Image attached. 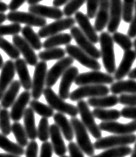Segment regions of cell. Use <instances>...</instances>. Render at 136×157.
Returning <instances> with one entry per match:
<instances>
[{
  "label": "cell",
  "instance_id": "cell-1",
  "mask_svg": "<svg viewBox=\"0 0 136 157\" xmlns=\"http://www.w3.org/2000/svg\"><path fill=\"white\" fill-rule=\"evenodd\" d=\"M99 42L101 45V57L102 59L104 68L108 74H114L116 70V64L112 36L108 32H102L99 36Z\"/></svg>",
  "mask_w": 136,
  "mask_h": 157
},
{
  "label": "cell",
  "instance_id": "cell-2",
  "mask_svg": "<svg viewBox=\"0 0 136 157\" xmlns=\"http://www.w3.org/2000/svg\"><path fill=\"white\" fill-rule=\"evenodd\" d=\"M70 123L73 127L74 135L76 138L77 146L85 155H89V157L94 155L95 149L94 148V144L89 138L88 130L82 123V121L79 120L77 117H71Z\"/></svg>",
  "mask_w": 136,
  "mask_h": 157
},
{
  "label": "cell",
  "instance_id": "cell-3",
  "mask_svg": "<svg viewBox=\"0 0 136 157\" xmlns=\"http://www.w3.org/2000/svg\"><path fill=\"white\" fill-rule=\"evenodd\" d=\"M42 94L49 106L51 107L53 110H56L62 114L70 116L71 117H75L79 113L77 107L64 101V99L60 98V96L57 95L50 87L44 88Z\"/></svg>",
  "mask_w": 136,
  "mask_h": 157
},
{
  "label": "cell",
  "instance_id": "cell-4",
  "mask_svg": "<svg viewBox=\"0 0 136 157\" xmlns=\"http://www.w3.org/2000/svg\"><path fill=\"white\" fill-rule=\"evenodd\" d=\"M136 143V135H114L96 140L94 143V149H108L111 148L128 146Z\"/></svg>",
  "mask_w": 136,
  "mask_h": 157
},
{
  "label": "cell",
  "instance_id": "cell-5",
  "mask_svg": "<svg viewBox=\"0 0 136 157\" xmlns=\"http://www.w3.org/2000/svg\"><path fill=\"white\" fill-rule=\"evenodd\" d=\"M109 87L106 85H85L74 90L70 95L71 101H80L84 98H94L107 96Z\"/></svg>",
  "mask_w": 136,
  "mask_h": 157
},
{
  "label": "cell",
  "instance_id": "cell-6",
  "mask_svg": "<svg viewBox=\"0 0 136 157\" xmlns=\"http://www.w3.org/2000/svg\"><path fill=\"white\" fill-rule=\"evenodd\" d=\"M77 109L79 111L82 123L83 124L87 130L90 132L92 136L96 140L102 138V130L99 128V125L94 121V117L92 111L89 110V105L84 100H80L77 102Z\"/></svg>",
  "mask_w": 136,
  "mask_h": 157
},
{
  "label": "cell",
  "instance_id": "cell-7",
  "mask_svg": "<svg viewBox=\"0 0 136 157\" xmlns=\"http://www.w3.org/2000/svg\"><path fill=\"white\" fill-rule=\"evenodd\" d=\"M114 82V76L100 71H91L88 73L79 74L75 80L76 86L85 85H108Z\"/></svg>",
  "mask_w": 136,
  "mask_h": 157
},
{
  "label": "cell",
  "instance_id": "cell-8",
  "mask_svg": "<svg viewBox=\"0 0 136 157\" xmlns=\"http://www.w3.org/2000/svg\"><path fill=\"white\" fill-rule=\"evenodd\" d=\"M65 51L66 54H68L73 60H77L80 64L87 68H89L92 71H100L102 68V65L99 63L98 60H95L89 56L84 51L82 50L79 47L68 44L66 45Z\"/></svg>",
  "mask_w": 136,
  "mask_h": 157
},
{
  "label": "cell",
  "instance_id": "cell-9",
  "mask_svg": "<svg viewBox=\"0 0 136 157\" xmlns=\"http://www.w3.org/2000/svg\"><path fill=\"white\" fill-rule=\"evenodd\" d=\"M7 20L13 23H24L30 27H43L47 24L46 19L38 17L30 12L24 11H10L6 15Z\"/></svg>",
  "mask_w": 136,
  "mask_h": 157
},
{
  "label": "cell",
  "instance_id": "cell-10",
  "mask_svg": "<svg viewBox=\"0 0 136 157\" xmlns=\"http://www.w3.org/2000/svg\"><path fill=\"white\" fill-rule=\"evenodd\" d=\"M48 66L45 61H39L35 66L31 87V97L34 98V99L38 100L42 96L44 90Z\"/></svg>",
  "mask_w": 136,
  "mask_h": 157
},
{
  "label": "cell",
  "instance_id": "cell-11",
  "mask_svg": "<svg viewBox=\"0 0 136 157\" xmlns=\"http://www.w3.org/2000/svg\"><path fill=\"white\" fill-rule=\"evenodd\" d=\"M70 35L73 39H75L76 44L82 51H84L86 54L89 56L94 58L95 60H98L101 58V51L95 48L94 44L89 41L88 37L85 36L79 27L73 26L70 29Z\"/></svg>",
  "mask_w": 136,
  "mask_h": 157
},
{
  "label": "cell",
  "instance_id": "cell-12",
  "mask_svg": "<svg viewBox=\"0 0 136 157\" xmlns=\"http://www.w3.org/2000/svg\"><path fill=\"white\" fill-rule=\"evenodd\" d=\"M75 20L73 17H66L59 20H56L55 22L46 24L38 30V36L40 38H48V37L59 34L63 30L71 29L75 26Z\"/></svg>",
  "mask_w": 136,
  "mask_h": 157
},
{
  "label": "cell",
  "instance_id": "cell-13",
  "mask_svg": "<svg viewBox=\"0 0 136 157\" xmlns=\"http://www.w3.org/2000/svg\"><path fill=\"white\" fill-rule=\"evenodd\" d=\"M73 62H74V60L71 57L68 56V57H64L61 60H59L56 64L53 65L51 68L47 72L46 81H45L46 86L51 88L53 86H55L57 80L64 74L66 70L72 66Z\"/></svg>",
  "mask_w": 136,
  "mask_h": 157
},
{
  "label": "cell",
  "instance_id": "cell-14",
  "mask_svg": "<svg viewBox=\"0 0 136 157\" xmlns=\"http://www.w3.org/2000/svg\"><path fill=\"white\" fill-rule=\"evenodd\" d=\"M101 130L110 132L114 135H129L134 134L136 131V120H133L127 124H122L115 121L102 122L99 124Z\"/></svg>",
  "mask_w": 136,
  "mask_h": 157
},
{
  "label": "cell",
  "instance_id": "cell-15",
  "mask_svg": "<svg viewBox=\"0 0 136 157\" xmlns=\"http://www.w3.org/2000/svg\"><path fill=\"white\" fill-rule=\"evenodd\" d=\"M12 42L20 54H22L24 56V60L26 61V63L30 66L35 67L38 62V56L35 53V51L28 44V42L24 40L22 36L19 35H16L12 37Z\"/></svg>",
  "mask_w": 136,
  "mask_h": 157
},
{
  "label": "cell",
  "instance_id": "cell-16",
  "mask_svg": "<svg viewBox=\"0 0 136 157\" xmlns=\"http://www.w3.org/2000/svg\"><path fill=\"white\" fill-rule=\"evenodd\" d=\"M122 0H109V21L107 25L108 33L114 34L117 31L122 21Z\"/></svg>",
  "mask_w": 136,
  "mask_h": 157
},
{
  "label": "cell",
  "instance_id": "cell-17",
  "mask_svg": "<svg viewBox=\"0 0 136 157\" xmlns=\"http://www.w3.org/2000/svg\"><path fill=\"white\" fill-rule=\"evenodd\" d=\"M79 74V70L76 67L71 66L62 74L60 86H59V96L62 99L70 98V88L71 87L72 84L75 83L76 77Z\"/></svg>",
  "mask_w": 136,
  "mask_h": 157
},
{
  "label": "cell",
  "instance_id": "cell-18",
  "mask_svg": "<svg viewBox=\"0 0 136 157\" xmlns=\"http://www.w3.org/2000/svg\"><path fill=\"white\" fill-rule=\"evenodd\" d=\"M31 93L29 91H24L17 98L14 104L11 106V111L10 112V119L14 122H18L24 117V113L27 105L30 102Z\"/></svg>",
  "mask_w": 136,
  "mask_h": 157
},
{
  "label": "cell",
  "instance_id": "cell-19",
  "mask_svg": "<svg viewBox=\"0 0 136 157\" xmlns=\"http://www.w3.org/2000/svg\"><path fill=\"white\" fill-rule=\"evenodd\" d=\"M16 69L13 60H8L4 63L0 74V100L2 99L3 95L7 90V88L9 87L10 85L13 81Z\"/></svg>",
  "mask_w": 136,
  "mask_h": 157
},
{
  "label": "cell",
  "instance_id": "cell-20",
  "mask_svg": "<svg viewBox=\"0 0 136 157\" xmlns=\"http://www.w3.org/2000/svg\"><path fill=\"white\" fill-rule=\"evenodd\" d=\"M75 15V22L78 23L80 29L88 37L89 41L93 44L99 42V36H97V33L92 26V24L90 23L89 18L87 17V15L83 14L80 11H77Z\"/></svg>",
  "mask_w": 136,
  "mask_h": 157
},
{
  "label": "cell",
  "instance_id": "cell-21",
  "mask_svg": "<svg viewBox=\"0 0 136 157\" xmlns=\"http://www.w3.org/2000/svg\"><path fill=\"white\" fill-rule=\"evenodd\" d=\"M29 12L41 17L43 18H50L59 20L62 18V10L54 6H46L42 5H33L29 6Z\"/></svg>",
  "mask_w": 136,
  "mask_h": 157
},
{
  "label": "cell",
  "instance_id": "cell-22",
  "mask_svg": "<svg viewBox=\"0 0 136 157\" xmlns=\"http://www.w3.org/2000/svg\"><path fill=\"white\" fill-rule=\"evenodd\" d=\"M136 59V55L134 50L124 51V55L122 57V60L119 65L118 68L115 70L114 78L116 80H122V78L127 76L128 73L131 71L132 65L134 64Z\"/></svg>",
  "mask_w": 136,
  "mask_h": 157
},
{
  "label": "cell",
  "instance_id": "cell-23",
  "mask_svg": "<svg viewBox=\"0 0 136 157\" xmlns=\"http://www.w3.org/2000/svg\"><path fill=\"white\" fill-rule=\"evenodd\" d=\"M50 138L51 139L53 151L56 155L59 157L65 155L68 148L66 147L65 143L62 139L61 130L59 129L56 124L50 125Z\"/></svg>",
  "mask_w": 136,
  "mask_h": 157
},
{
  "label": "cell",
  "instance_id": "cell-24",
  "mask_svg": "<svg viewBox=\"0 0 136 157\" xmlns=\"http://www.w3.org/2000/svg\"><path fill=\"white\" fill-rule=\"evenodd\" d=\"M94 28L96 32H102L109 21V0H99Z\"/></svg>",
  "mask_w": 136,
  "mask_h": 157
},
{
  "label": "cell",
  "instance_id": "cell-25",
  "mask_svg": "<svg viewBox=\"0 0 136 157\" xmlns=\"http://www.w3.org/2000/svg\"><path fill=\"white\" fill-rule=\"evenodd\" d=\"M16 73L19 77V81L21 86L24 87L25 91H30L32 87V79L30 78V72L28 70L27 63L24 59L18 58L14 62Z\"/></svg>",
  "mask_w": 136,
  "mask_h": 157
},
{
  "label": "cell",
  "instance_id": "cell-26",
  "mask_svg": "<svg viewBox=\"0 0 136 157\" xmlns=\"http://www.w3.org/2000/svg\"><path fill=\"white\" fill-rule=\"evenodd\" d=\"M53 119L56 123V124L57 125V127L61 130L62 134L64 136V138L69 142H72L75 135H74V130H73L70 121H69L64 114L60 113V112L54 114Z\"/></svg>",
  "mask_w": 136,
  "mask_h": 157
},
{
  "label": "cell",
  "instance_id": "cell-27",
  "mask_svg": "<svg viewBox=\"0 0 136 157\" xmlns=\"http://www.w3.org/2000/svg\"><path fill=\"white\" fill-rule=\"evenodd\" d=\"M20 88H21V83L19 80H14L11 82L9 87L7 88V90L4 93L2 99L0 100V105L2 108L8 109L12 106L15 100L17 99V96L18 94Z\"/></svg>",
  "mask_w": 136,
  "mask_h": 157
},
{
  "label": "cell",
  "instance_id": "cell-28",
  "mask_svg": "<svg viewBox=\"0 0 136 157\" xmlns=\"http://www.w3.org/2000/svg\"><path fill=\"white\" fill-rule=\"evenodd\" d=\"M109 91L114 95L118 94H136V81L134 79L117 80L111 84Z\"/></svg>",
  "mask_w": 136,
  "mask_h": 157
},
{
  "label": "cell",
  "instance_id": "cell-29",
  "mask_svg": "<svg viewBox=\"0 0 136 157\" xmlns=\"http://www.w3.org/2000/svg\"><path fill=\"white\" fill-rule=\"evenodd\" d=\"M24 127L28 138L30 141H34L38 138V129L36 127V120H35V114L31 108L29 107L25 109L24 113Z\"/></svg>",
  "mask_w": 136,
  "mask_h": 157
},
{
  "label": "cell",
  "instance_id": "cell-30",
  "mask_svg": "<svg viewBox=\"0 0 136 157\" xmlns=\"http://www.w3.org/2000/svg\"><path fill=\"white\" fill-rule=\"evenodd\" d=\"M88 105L94 108H101L105 109L108 107H112L116 105L119 103V98L116 95H110V96H103V97H94L89 98L88 101Z\"/></svg>",
  "mask_w": 136,
  "mask_h": 157
},
{
  "label": "cell",
  "instance_id": "cell-31",
  "mask_svg": "<svg viewBox=\"0 0 136 157\" xmlns=\"http://www.w3.org/2000/svg\"><path fill=\"white\" fill-rule=\"evenodd\" d=\"M72 39L73 38L70 34H67V33L56 34V35L48 37L42 43V48H44L45 49H49L52 48H57L58 46H62V45H68V44H70Z\"/></svg>",
  "mask_w": 136,
  "mask_h": 157
},
{
  "label": "cell",
  "instance_id": "cell-32",
  "mask_svg": "<svg viewBox=\"0 0 136 157\" xmlns=\"http://www.w3.org/2000/svg\"><path fill=\"white\" fill-rule=\"evenodd\" d=\"M22 35L23 38L26 42H28V44L34 50H40L42 48V43L41 42V39L38 36V33L34 31L30 26H24V28H22Z\"/></svg>",
  "mask_w": 136,
  "mask_h": 157
},
{
  "label": "cell",
  "instance_id": "cell-33",
  "mask_svg": "<svg viewBox=\"0 0 136 157\" xmlns=\"http://www.w3.org/2000/svg\"><path fill=\"white\" fill-rule=\"evenodd\" d=\"M0 148L6 151V153L16 155L18 156H22L25 152L23 147L19 146L18 143L11 142L7 136L3 134H0Z\"/></svg>",
  "mask_w": 136,
  "mask_h": 157
},
{
  "label": "cell",
  "instance_id": "cell-34",
  "mask_svg": "<svg viewBox=\"0 0 136 157\" xmlns=\"http://www.w3.org/2000/svg\"><path fill=\"white\" fill-rule=\"evenodd\" d=\"M94 117L100 119L102 122H111V121L118 120L122 116L121 111L115 109L107 110V109H101V108H94L92 111Z\"/></svg>",
  "mask_w": 136,
  "mask_h": 157
},
{
  "label": "cell",
  "instance_id": "cell-35",
  "mask_svg": "<svg viewBox=\"0 0 136 157\" xmlns=\"http://www.w3.org/2000/svg\"><path fill=\"white\" fill-rule=\"evenodd\" d=\"M66 55L65 49L62 48H52L49 49L41 51L38 54V58L42 61H50V60H59L64 58Z\"/></svg>",
  "mask_w": 136,
  "mask_h": 157
},
{
  "label": "cell",
  "instance_id": "cell-36",
  "mask_svg": "<svg viewBox=\"0 0 136 157\" xmlns=\"http://www.w3.org/2000/svg\"><path fill=\"white\" fill-rule=\"evenodd\" d=\"M11 132L14 135L17 143L19 146L24 148L28 145V136L24 127L19 122H14V124H11Z\"/></svg>",
  "mask_w": 136,
  "mask_h": 157
},
{
  "label": "cell",
  "instance_id": "cell-37",
  "mask_svg": "<svg viewBox=\"0 0 136 157\" xmlns=\"http://www.w3.org/2000/svg\"><path fill=\"white\" fill-rule=\"evenodd\" d=\"M132 153V148L129 146H122L116 148L106 149L102 153L91 157H126Z\"/></svg>",
  "mask_w": 136,
  "mask_h": 157
},
{
  "label": "cell",
  "instance_id": "cell-38",
  "mask_svg": "<svg viewBox=\"0 0 136 157\" xmlns=\"http://www.w3.org/2000/svg\"><path fill=\"white\" fill-rule=\"evenodd\" d=\"M30 108L32 109L34 112L41 116L42 117L50 118L54 116V110L49 105H44L42 102H39L37 99H34L30 102Z\"/></svg>",
  "mask_w": 136,
  "mask_h": 157
},
{
  "label": "cell",
  "instance_id": "cell-39",
  "mask_svg": "<svg viewBox=\"0 0 136 157\" xmlns=\"http://www.w3.org/2000/svg\"><path fill=\"white\" fill-rule=\"evenodd\" d=\"M0 130L2 134L9 136L11 132L10 124V115L7 109H0Z\"/></svg>",
  "mask_w": 136,
  "mask_h": 157
},
{
  "label": "cell",
  "instance_id": "cell-40",
  "mask_svg": "<svg viewBox=\"0 0 136 157\" xmlns=\"http://www.w3.org/2000/svg\"><path fill=\"white\" fill-rule=\"evenodd\" d=\"M112 39L114 42L117 43L119 46L122 48L124 51L129 50L132 49L133 47V42H132L131 38L127 36L124 35L121 32H114L113 34Z\"/></svg>",
  "mask_w": 136,
  "mask_h": 157
},
{
  "label": "cell",
  "instance_id": "cell-41",
  "mask_svg": "<svg viewBox=\"0 0 136 157\" xmlns=\"http://www.w3.org/2000/svg\"><path fill=\"white\" fill-rule=\"evenodd\" d=\"M0 49L5 51L10 59L17 60L20 56V52L18 49L12 43L8 42L3 37H0Z\"/></svg>",
  "mask_w": 136,
  "mask_h": 157
},
{
  "label": "cell",
  "instance_id": "cell-42",
  "mask_svg": "<svg viewBox=\"0 0 136 157\" xmlns=\"http://www.w3.org/2000/svg\"><path fill=\"white\" fill-rule=\"evenodd\" d=\"M38 138L42 143L47 142L50 138V124L48 118L42 117L39 121L38 128Z\"/></svg>",
  "mask_w": 136,
  "mask_h": 157
},
{
  "label": "cell",
  "instance_id": "cell-43",
  "mask_svg": "<svg viewBox=\"0 0 136 157\" xmlns=\"http://www.w3.org/2000/svg\"><path fill=\"white\" fill-rule=\"evenodd\" d=\"M86 3V0H70L68 2L63 9V15L67 17H70L72 15L75 14L78 10Z\"/></svg>",
  "mask_w": 136,
  "mask_h": 157
},
{
  "label": "cell",
  "instance_id": "cell-44",
  "mask_svg": "<svg viewBox=\"0 0 136 157\" xmlns=\"http://www.w3.org/2000/svg\"><path fill=\"white\" fill-rule=\"evenodd\" d=\"M134 3L135 0H123L122 2V19L125 23H130L132 21L134 9Z\"/></svg>",
  "mask_w": 136,
  "mask_h": 157
},
{
  "label": "cell",
  "instance_id": "cell-45",
  "mask_svg": "<svg viewBox=\"0 0 136 157\" xmlns=\"http://www.w3.org/2000/svg\"><path fill=\"white\" fill-rule=\"evenodd\" d=\"M22 28L19 23H11L9 25H0V37L4 36H16L21 32Z\"/></svg>",
  "mask_w": 136,
  "mask_h": 157
},
{
  "label": "cell",
  "instance_id": "cell-46",
  "mask_svg": "<svg viewBox=\"0 0 136 157\" xmlns=\"http://www.w3.org/2000/svg\"><path fill=\"white\" fill-rule=\"evenodd\" d=\"M87 4V17L89 19L95 17L99 8V0H86Z\"/></svg>",
  "mask_w": 136,
  "mask_h": 157
},
{
  "label": "cell",
  "instance_id": "cell-47",
  "mask_svg": "<svg viewBox=\"0 0 136 157\" xmlns=\"http://www.w3.org/2000/svg\"><path fill=\"white\" fill-rule=\"evenodd\" d=\"M119 103L125 106H136V94H121Z\"/></svg>",
  "mask_w": 136,
  "mask_h": 157
},
{
  "label": "cell",
  "instance_id": "cell-48",
  "mask_svg": "<svg viewBox=\"0 0 136 157\" xmlns=\"http://www.w3.org/2000/svg\"><path fill=\"white\" fill-rule=\"evenodd\" d=\"M26 150H25V156L26 157H38V144L36 142V140L30 141L26 146Z\"/></svg>",
  "mask_w": 136,
  "mask_h": 157
},
{
  "label": "cell",
  "instance_id": "cell-49",
  "mask_svg": "<svg viewBox=\"0 0 136 157\" xmlns=\"http://www.w3.org/2000/svg\"><path fill=\"white\" fill-rule=\"evenodd\" d=\"M121 116L124 118L136 120V106H125L121 111Z\"/></svg>",
  "mask_w": 136,
  "mask_h": 157
},
{
  "label": "cell",
  "instance_id": "cell-50",
  "mask_svg": "<svg viewBox=\"0 0 136 157\" xmlns=\"http://www.w3.org/2000/svg\"><path fill=\"white\" fill-rule=\"evenodd\" d=\"M68 150L70 152V157H84L83 152L81 150L75 143L70 142L69 143Z\"/></svg>",
  "mask_w": 136,
  "mask_h": 157
},
{
  "label": "cell",
  "instance_id": "cell-51",
  "mask_svg": "<svg viewBox=\"0 0 136 157\" xmlns=\"http://www.w3.org/2000/svg\"><path fill=\"white\" fill-rule=\"evenodd\" d=\"M53 148H52L51 143L49 142H44L42 143L41 146V152H40V156L39 157H52L53 155Z\"/></svg>",
  "mask_w": 136,
  "mask_h": 157
},
{
  "label": "cell",
  "instance_id": "cell-52",
  "mask_svg": "<svg viewBox=\"0 0 136 157\" xmlns=\"http://www.w3.org/2000/svg\"><path fill=\"white\" fill-rule=\"evenodd\" d=\"M127 36L130 38H135L136 37V0L135 3H134L133 18H132V21L130 22L129 29L127 30Z\"/></svg>",
  "mask_w": 136,
  "mask_h": 157
},
{
  "label": "cell",
  "instance_id": "cell-53",
  "mask_svg": "<svg viewBox=\"0 0 136 157\" xmlns=\"http://www.w3.org/2000/svg\"><path fill=\"white\" fill-rule=\"evenodd\" d=\"M27 0H11L10 3L8 5V10L10 11H16L17 10L21 7Z\"/></svg>",
  "mask_w": 136,
  "mask_h": 157
},
{
  "label": "cell",
  "instance_id": "cell-54",
  "mask_svg": "<svg viewBox=\"0 0 136 157\" xmlns=\"http://www.w3.org/2000/svg\"><path fill=\"white\" fill-rule=\"evenodd\" d=\"M70 0H53V6L59 8L60 6L66 5L68 2H70Z\"/></svg>",
  "mask_w": 136,
  "mask_h": 157
},
{
  "label": "cell",
  "instance_id": "cell-55",
  "mask_svg": "<svg viewBox=\"0 0 136 157\" xmlns=\"http://www.w3.org/2000/svg\"><path fill=\"white\" fill-rule=\"evenodd\" d=\"M7 10H8V5L4 2L0 1V13H5Z\"/></svg>",
  "mask_w": 136,
  "mask_h": 157
},
{
  "label": "cell",
  "instance_id": "cell-56",
  "mask_svg": "<svg viewBox=\"0 0 136 157\" xmlns=\"http://www.w3.org/2000/svg\"><path fill=\"white\" fill-rule=\"evenodd\" d=\"M127 76L129 77L130 79H136V67L135 68H134L133 70H131V71L128 73Z\"/></svg>",
  "mask_w": 136,
  "mask_h": 157
},
{
  "label": "cell",
  "instance_id": "cell-57",
  "mask_svg": "<svg viewBox=\"0 0 136 157\" xmlns=\"http://www.w3.org/2000/svg\"><path fill=\"white\" fill-rule=\"evenodd\" d=\"M0 157H20L16 155H12V154H9V153H5V154H3V153H0Z\"/></svg>",
  "mask_w": 136,
  "mask_h": 157
},
{
  "label": "cell",
  "instance_id": "cell-58",
  "mask_svg": "<svg viewBox=\"0 0 136 157\" xmlns=\"http://www.w3.org/2000/svg\"><path fill=\"white\" fill-rule=\"evenodd\" d=\"M6 19H7V17H6V15L5 13H0V25L4 23Z\"/></svg>",
  "mask_w": 136,
  "mask_h": 157
},
{
  "label": "cell",
  "instance_id": "cell-59",
  "mask_svg": "<svg viewBox=\"0 0 136 157\" xmlns=\"http://www.w3.org/2000/svg\"><path fill=\"white\" fill-rule=\"evenodd\" d=\"M42 0H27V3H28L30 5H38L39 2H41Z\"/></svg>",
  "mask_w": 136,
  "mask_h": 157
},
{
  "label": "cell",
  "instance_id": "cell-60",
  "mask_svg": "<svg viewBox=\"0 0 136 157\" xmlns=\"http://www.w3.org/2000/svg\"><path fill=\"white\" fill-rule=\"evenodd\" d=\"M131 157H136V143L134 144V149L132 150L131 153Z\"/></svg>",
  "mask_w": 136,
  "mask_h": 157
},
{
  "label": "cell",
  "instance_id": "cell-61",
  "mask_svg": "<svg viewBox=\"0 0 136 157\" xmlns=\"http://www.w3.org/2000/svg\"><path fill=\"white\" fill-rule=\"evenodd\" d=\"M3 66H4V60H3V57L1 56V54H0V69H2Z\"/></svg>",
  "mask_w": 136,
  "mask_h": 157
},
{
  "label": "cell",
  "instance_id": "cell-62",
  "mask_svg": "<svg viewBox=\"0 0 136 157\" xmlns=\"http://www.w3.org/2000/svg\"><path fill=\"white\" fill-rule=\"evenodd\" d=\"M133 46L134 48V52H135V55H136V38L134 39V41L133 42Z\"/></svg>",
  "mask_w": 136,
  "mask_h": 157
},
{
  "label": "cell",
  "instance_id": "cell-63",
  "mask_svg": "<svg viewBox=\"0 0 136 157\" xmlns=\"http://www.w3.org/2000/svg\"><path fill=\"white\" fill-rule=\"evenodd\" d=\"M60 157H70V156H67V155H62V156H60Z\"/></svg>",
  "mask_w": 136,
  "mask_h": 157
},
{
  "label": "cell",
  "instance_id": "cell-64",
  "mask_svg": "<svg viewBox=\"0 0 136 157\" xmlns=\"http://www.w3.org/2000/svg\"><path fill=\"white\" fill-rule=\"evenodd\" d=\"M0 107H1V105H0Z\"/></svg>",
  "mask_w": 136,
  "mask_h": 157
}]
</instances>
